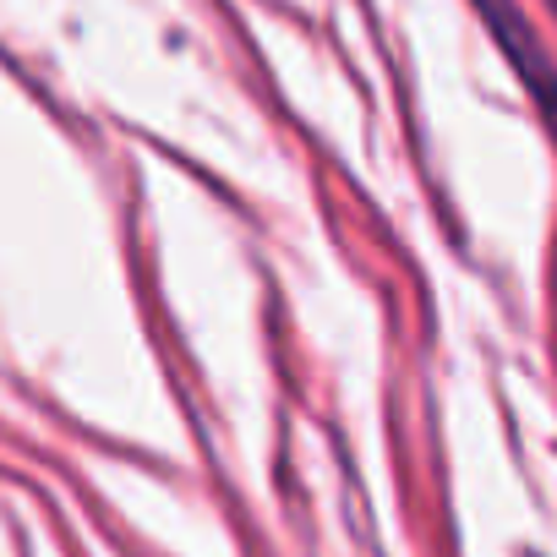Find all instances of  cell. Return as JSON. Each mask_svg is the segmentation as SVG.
<instances>
[{"mask_svg": "<svg viewBox=\"0 0 557 557\" xmlns=\"http://www.w3.org/2000/svg\"><path fill=\"white\" fill-rule=\"evenodd\" d=\"M475 12L486 17V28H492L497 50H503V55L513 61V72L524 77V88H530V99H535V110H541V121H546L552 143H557V72H552V61H546L541 39L530 34L524 12L513 7V0H475Z\"/></svg>", "mask_w": 557, "mask_h": 557, "instance_id": "cell-1", "label": "cell"}, {"mask_svg": "<svg viewBox=\"0 0 557 557\" xmlns=\"http://www.w3.org/2000/svg\"><path fill=\"white\" fill-rule=\"evenodd\" d=\"M546 7H552V17H557V0H546Z\"/></svg>", "mask_w": 557, "mask_h": 557, "instance_id": "cell-2", "label": "cell"}]
</instances>
